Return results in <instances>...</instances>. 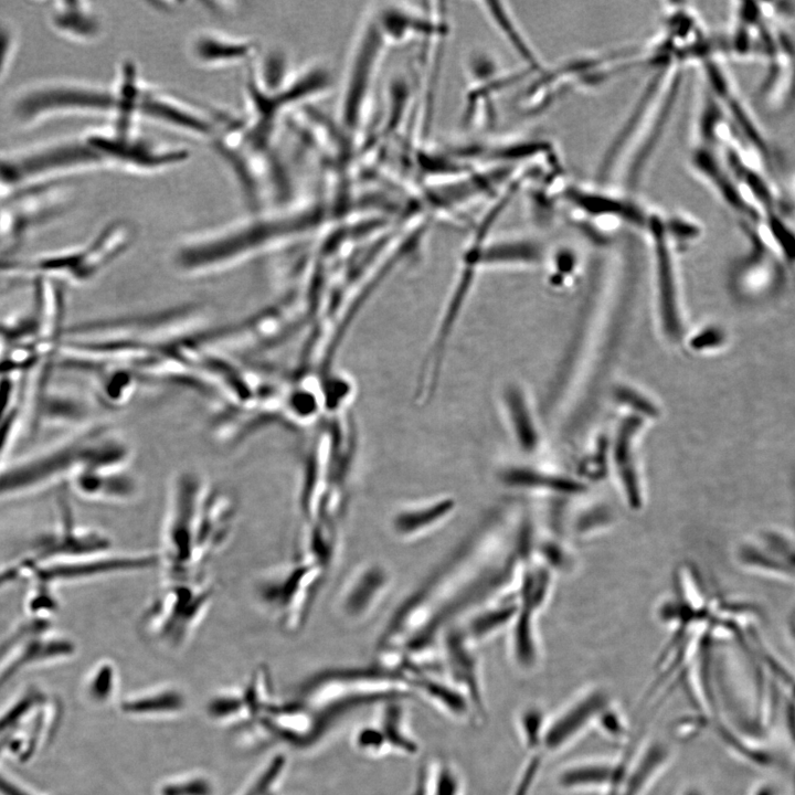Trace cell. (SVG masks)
Masks as SVG:
<instances>
[{
	"label": "cell",
	"instance_id": "52a82bcc",
	"mask_svg": "<svg viewBox=\"0 0 795 795\" xmlns=\"http://www.w3.org/2000/svg\"><path fill=\"white\" fill-rule=\"evenodd\" d=\"M108 168L85 137H67L0 153V186L22 189L57 178Z\"/></svg>",
	"mask_w": 795,
	"mask_h": 795
},
{
	"label": "cell",
	"instance_id": "4dcf8cb0",
	"mask_svg": "<svg viewBox=\"0 0 795 795\" xmlns=\"http://www.w3.org/2000/svg\"><path fill=\"white\" fill-rule=\"evenodd\" d=\"M436 777L433 795H465V783L459 768L447 759H436Z\"/></svg>",
	"mask_w": 795,
	"mask_h": 795
},
{
	"label": "cell",
	"instance_id": "e575fe53",
	"mask_svg": "<svg viewBox=\"0 0 795 795\" xmlns=\"http://www.w3.org/2000/svg\"><path fill=\"white\" fill-rule=\"evenodd\" d=\"M612 520V513L607 508H593L579 517L574 530L581 537L589 536L600 531V529L607 528Z\"/></svg>",
	"mask_w": 795,
	"mask_h": 795
},
{
	"label": "cell",
	"instance_id": "603a6c76",
	"mask_svg": "<svg viewBox=\"0 0 795 795\" xmlns=\"http://www.w3.org/2000/svg\"><path fill=\"white\" fill-rule=\"evenodd\" d=\"M638 426L637 421L626 422L617 435L614 447L618 487L626 504L634 510H639L645 502V486L638 471L632 442Z\"/></svg>",
	"mask_w": 795,
	"mask_h": 795
},
{
	"label": "cell",
	"instance_id": "d4e9b609",
	"mask_svg": "<svg viewBox=\"0 0 795 795\" xmlns=\"http://www.w3.org/2000/svg\"><path fill=\"white\" fill-rule=\"evenodd\" d=\"M502 481L513 488L556 495H580L587 486L579 477L552 474L532 468L513 467L501 474Z\"/></svg>",
	"mask_w": 795,
	"mask_h": 795
},
{
	"label": "cell",
	"instance_id": "ba28073f",
	"mask_svg": "<svg viewBox=\"0 0 795 795\" xmlns=\"http://www.w3.org/2000/svg\"><path fill=\"white\" fill-rule=\"evenodd\" d=\"M299 697L310 708L344 701H365L377 706L390 699L413 698L410 680L401 670L379 664L362 668H333L306 680Z\"/></svg>",
	"mask_w": 795,
	"mask_h": 795
},
{
	"label": "cell",
	"instance_id": "f546056e",
	"mask_svg": "<svg viewBox=\"0 0 795 795\" xmlns=\"http://www.w3.org/2000/svg\"><path fill=\"white\" fill-rule=\"evenodd\" d=\"M351 742L353 749L363 756L381 759L391 755L382 731L373 721L359 725L352 734Z\"/></svg>",
	"mask_w": 795,
	"mask_h": 795
},
{
	"label": "cell",
	"instance_id": "484cf974",
	"mask_svg": "<svg viewBox=\"0 0 795 795\" xmlns=\"http://www.w3.org/2000/svg\"><path fill=\"white\" fill-rule=\"evenodd\" d=\"M651 232L656 244L658 282L660 293L661 315L664 327L670 337L679 333V318L676 303V289L674 284L672 267L670 265L669 251L667 248L665 230L661 229L658 219L650 221Z\"/></svg>",
	"mask_w": 795,
	"mask_h": 795
},
{
	"label": "cell",
	"instance_id": "f1b7e54d",
	"mask_svg": "<svg viewBox=\"0 0 795 795\" xmlns=\"http://www.w3.org/2000/svg\"><path fill=\"white\" fill-rule=\"evenodd\" d=\"M548 719L543 708L536 703L522 707L517 714V732L529 754L542 753L541 746Z\"/></svg>",
	"mask_w": 795,
	"mask_h": 795
},
{
	"label": "cell",
	"instance_id": "3957f363",
	"mask_svg": "<svg viewBox=\"0 0 795 795\" xmlns=\"http://www.w3.org/2000/svg\"><path fill=\"white\" fill-rule=\"evenodd\" d=\"M215 594V582L208 571L161 576L140 612L141 635L167 650L184 648L202 626Z\"/></svg>",
	"mask_w": 795,
	"mask_h": 795
},
{
	"label": "cell",
	"instance_id": "5b68a950",
	"mask_svg": "<svg viewBox=\"0 0 795 795\" xmlns=\"http://www.w3.org/2000/svg\"><path fill=\"white\" fill-rule=\"evenodd\" d=\"M7 114L19 128H32L56 117L110 114L121 108L116 87H104L74 78H44L29 82L11 93Z\"/></svg>",
	"mask_w": 795,
	"mask_h": 795
},
{
	"label": "cell",
	"instance_id": "9a60e30c",
	"mask_svg": "<svg viewBox=\"0 0 795 795\" xmlns=\"http://www.w3.org/2000/svg\"><path fill=\"white\" fill-rule=\"evenodd\" d=\"M410 680L414 697L447 719L459 723H478L474 707L467 696L444 675L442 667L402 670Z\"/></svg>",
	"mask_w": 795,
	"mask_h": 795
},
{
	"label": "cell",
	"instance_id": "e0dca14e",
	"mask_svg": "<svg viewBox=\"0 0 795 795\" xmlns=\"http://www.w3.org/2000/svg\"><path fill=\"white\" fill-rule=\"evenodd\" d=\"M73 489L82 497L103 504H127L139 494L137 479L128 466L96 468L72 480Z\"/></svg>",
	"mask_w": 795,
	"mask_h": 795
},
{
	"label": "cell",
	"instance_id": "d6a6232c",
	"mask_svg": "<svg viewBox=\"0 0 795 795\" xmlns=\"http://www.w3.org/2000/svg\"><path fill=\"white\" fill-rule=\"evenodd\" d=\"M19 47L17 26L8 19L0 18V83L8 76Z\"/></svg>",
	"mask_w": 795,
	"mask_h": 795
},
{
	"label": "cell",
	"instance_id": "1f68e13d",
	"mask_svg": "<svg viewBox=\"0 0 795 795\" xmlns=\"http://www.w3.org/2000/svg\"><path fill=\"white\" fill-rule=\"evenodd\" d=\"M509 399V407L511 410V416L513 415L516 436L519 444L526 451H531L537 445L538 437L536 430L520 396L511 392Z\"/></svg>",
	"mask_w": 795,
	"mask_h": 795
},
{
	"label": "cell",
	"instance_id": "83f0119b",
	"mask_svg": "<svg viewBox=\"0 0 795 795\" xmlns=\"http://www.w3.org/2000/svg\"><path fill=\"white\" fill-rule=\"evenodd\" d=\"M98 370L97 390L102 401L113 407L124 405L134 394L136 373L120 365H105Z\"/></svg>",
	"mask_w": 795,
	"mask_h": 795
},
{
	"label": "cell",
	"instance_id": "8992f818",
	"mask_svg": "<svg viewBox=\"0 0 795 795\" xmlns=\"http://www.w3.org/2000/svg\"><path fill=\"white\" fill-rule=\"evenodd\" d=\"M134 240V229L128 222L114 221L107 224L93 241L78 248L63 251L35 259L4 263L0 266V278L13 282L32 278L82 284L95 277L120 254Z\"/></svg>",
	"mask_w": 795,
	"mask_h": 795
},
{
	"label": "cell",
	"instance_id": "8d00e7d4",
	"mask_svg": "<svg viewBox=\"0 0 795 795\" xmlns=\"http://www.w3.org/2000/svg\"><path fill=\"white\" fill-rule=\"evenodd\" d=\"M436 763V759H431L421 766L411 795H433Z\"/></svg>",
	"mask_w": 795,
	"mask_h": 795
},
{
	"label": "cell",
	"instance_id": "836d02e7",
	"mask_svg": "<svg viewBox=\"0 0 795 795\" xmlns=\"http://www.w3.org/2000/svg\"><path fill=\"white\" fill-rule=\"evenodd\" d=\"M543 757L544 755L542 753L529 754L513 784L511 795H531L541 770Z\"/></svg>",
	"mask_w": 795,
	"mask_h": 795
},
{
	"label": "cell",
	"instance_id": "4316f807",
	"mask_svg": "<svg viewBox=\"0 0 795 795\" xmlns=\"http://www.w3.org/2000/svg\"><path fill=\"white\" fill-rule=\"evenodd\" d=\"M479 6L506 42L524 61L527 70L539 71L540 59L515 19L511 18L509 10L502 8L501 3L479 2Z\"/></svg>",
	"mask_w": 795,
	"mask_h": 795
},
{
	"label": "cell",
	"instance_id": "7a4b0ae2",
	"mask_svg": "<svg viewBox=\"0 0 795 795\" xmlns=\"http://www.w3.org/2000/svg\"><path fill=\"white\" fill-rule=\"evenodd\" d=\"M317 220L315 208L258 213L184 240L174 252V263L193 276L220 272L308 231Z\"/></svg>",
	"mask_w": 795,
	"mask_h": 795
},
{
	"label": "cell",
	"instance_id": "30bf717a",
	"mask_svg": "<svg viewBox=\"0 0 795 795\" xmlns=\"http://www.w3.org/2000/svg\"><path fill=\"white\" fill-rule=\"evenodd\" d=\"M104 158L108 168L134 172H157L187 160L184 148L155 141L139 134L134 124L115 123L113 127L95 129L83 135Z\"/></svg>",
	"mask_w": 795,
	"mask_h": 795
},
{
	"label": "cell",
	"instance_id": "cb8c5ba5",
	"mask_svg": "<svg viewBox=\"0 0 795 795\" xmlns=\"http://www.w3.org/2000/svg\"><path fill=\"white\" fill-rule=\"evenodd\" d=\"M403 700L390 699L379 703L373 722L382 731L391 755L412 759L418 755L421 745L411 729Z\"/></svg>",
	"mask_w": 795,
	"mask_h": 795
},
{
	"label": "cell",
	"instance_id": "d590c367",
	"mask_svg": "<svg viewBox=\"0 0 795 795\" xmlns=\"http://www.w3.org/2000/svg\"><path fill=\"white\" fill-rule=\"evenodd\" d=\"M595 728L603 734L614 740H622L626 735V721L615 706L611 704L600 717Z\"/></svg>",
	"mask_w": 795,
	"mask_h": 795
},
{
	"label": "cell",
	"instance_id": "277c9868",
	"mask_svg": "<svg viewBox=\"0 0 795 795\" xmlns=\"http://www.w3.org/2000/svg\"><path fill=\"white\" fill-rule=\"evenodd\" d=\"M131 449L116 432L103 426L86 427L72 435L36 460L0 477V494L38 487L105 467L129 466Z\"/></svg>",
	"mask_w": 795,
	"mask_h": 795
},
{
	"label": "cell",
	"instance_id": "8fae6325",
	"mask_svg": "<svg viewBox=\"0 0 795 795\" xmlns=\"http://www.w3.org/2000/svg\"><path fill=\"white\" fill-rule=\"evenodd\" d=\"M551 587V568L533 556L519 587L518 612L510 627V655L515 665L523 671L533 670L540 660L536 617L543 608Z\"/></svg>",
	"mask_w": 795,
	"mask_h": 795
},
{
	"label": "cell",
	"instance_id": "9c48e42d",
	"mask_svg": "<svg viewBox=\"0 0 795 795\" xmlns=\"http://www.w3.org/2000/svg\"><path fill=\"white\" fill-rule=\"evenodd\" d=\"M326 566L299 552L289 563L258 576L253 586L258 607L285 632L298 630Z\"/></svg>",
	"mask_w": 795,
	"mask_h": 795
},
{
	"label": "cell",
	"instance_id": "7402d4cb",
	"mask_svg": "<svg viewBox=\"0 0 795 795\" xmlns=\"http://www.w3.org/2000/svg\"><path fill=\"white\" fill-rule=\"evenodd\" d=\"M54 33L74 43L95 42L103 33L102 19L85 1H55L46 15Z\"/></svg>",
	"mask_w": 795,
	"mask_h": 795
},
{
	"label": "cell",
	"instance_id": "74e56055",
	"mask_svg": "<svg viewBox=\"0 0 795 795\" xmlns=\"http://www.w3.org/2000/svg\"><path fill=\"white\" fill-rule=\"evenodd\" d=\"M679 795H707L706 792L697 785L686 786Z\"/></svg>",
	"mask_w": 795,
	"mask_h": 795
},
{
	"label": "cell",
	"instance_id": "ac0fdd59",
	"mask_svg": "<svg viewBox=\"0 0 795 795\" xmlns=\"http://www.w3.org/2000/svg\"><path fill=\"white\" fill-rule=\"evenodd\" d=\"M257 51L255 41L219 31H200L190 40L191 59L204 67H224L251 60Z\"/></svg>",
	"mask_w": 795,
	"mask_h": 795
},
{
	"label": "cell",
	"instance_id": "4fadbf2b",
	"mask_svg": "<svg viewBox=\"0 0 795 795\" xmlns=\"http://www.w3.org/2000/svg\"><path fill=\"white\" fill-rule=\"evenodd\" d=\"M473 645L458 629H445L442 635V668L445 677L463 691L471 702L477 721L485 722L487 702L480 661Z\"/></svg>",
	"mask_w": 795,
	"mask_h": 795
},
{
	"label": "cell",
	"instance_id": "6da1fadb",
	"mask_svg": "<svg viewBox=\"0 0 795 795\" xmlns=\"http://www.w3.org/2000/svg\"><path fill=\"white\" fill-rule=\"evenodd\" d=\"M237 519L234 498L192 470L169 480L156 551L161 576L208 571L229 543Z\"/></svg>",
	"mask_w": 795,
	"mask_h": 795
},
{
	"label": "cell",
	"instance_id": "5bb4252c",
	"mask_svg": "<svg viewBox=\"0 0 795 795\" xmlns=\"http://www.w3.org/2000/svg\"><path fill=\"white\" fill-rule=\"evenodd\" d=\"M383 43L374 20L370 19L359 36L343 93L342 117L350 129L360 125Z\"/></svg>",
	"mask_w": 795,
	"mask_h": 795
},
{
	"label": "cell",
	"instance_id": "2e32d148",
	"mask_svg": "<svg viewBox=\"0 0 795 795\" xmlns=\"http://www.w3.org/2000/svg\"><path fill=\"white\" fill-rule=\"evenodd\" d=\"M628 765L625 759H591L570 763L562 767L555 782L564 792L613 791L622 782Z\"/></svg>",
	"mask_w": 795,
	"mask_h": 795
},
{
	"label": "cell",
	"instance_id": "d6986e66",
	"mask_svg": "<svg viewBox=\"0 0 795 795\" xmlns=\"http://www.w3.org/2000/svg\"><path fill=\"white\" fill-rule=\"evenodd\" d=\"M456 502L449 496L428 498L400 509L392 519L394 533L405 541L421 539L452 518Z\"/></svg>",
	"mask_w": 795,
	"mask_h": 795
},
{
	"label": "cell",
	"instance_id": "7c38bea8",
	"mask_svg": "<svg viewBox=\"0 0 795 795\" xmlns=\"http://www.w3.org/2000/svg\"><path fill=\"white\" fill-rule=\"evenodd\" d=\"M614 703L610 692L593 686L576 695L554 716L549 717L541 752L558 754L595 727L602 713Z\"/></svg>",
	"mask_w": 795,
	"mask_h": 795
},
{
	"label": "cell",
	"instance_id": "ffe728a7",
	"mask_svg": "<svg viewBox=\"0 0 795 795\" xmlns=\"http://www.w3.org/2000/svg\"><path fill=\"white\" fill-rule=\"evenodd\" d=\"M390 585L385 569L378 564L363 565L347 582L341 594V612L351 621H360L380 603Z\"/></svg>",
	"mask_w": 795,
	"mask_h": 795
},
{
	"label": "cell",
	"instance_id": "44dd1931",
	"mask_svg": "<svg viewBox=\"0 0 795 795\" xmlns=\"http://www.w3.org/2000/svg\"><path fill=\"white\" fill-rule=\"evenodd\" d=\"M770 63L772 65L761 85L760 96L764 107L782 113L795 103V45L784 32L778 51Z\"/></svg>",
	"mask_w": 795,
	"mask_h": 795
}]
</instances>
